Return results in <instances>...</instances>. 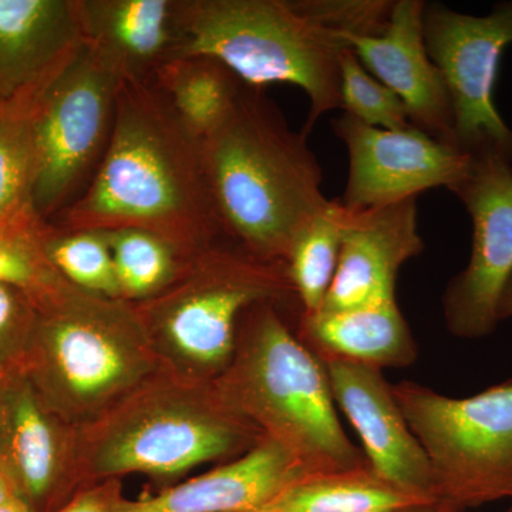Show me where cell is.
<instances>
[{
    "label": "cell",
    "instance_id": "obj_7",
    "mask_svg": "<svg viewBox=\"0 0 512 512\" xmlns=\"http://www.w3.org/2000/svg\"><path fill=\"white\" fill-rule=\"evenodd\" d=\"M289 295L285 262L261 261L225 241L192 256L170 289L134 308L180 359L215 372L234 357L245 309Z\"/></svg>",
    "mask_w": 512,
    "mask_h": 512
},
{
    "label": "cell",
    "instance_id": "obj_29",
    "mask_svg": "<svg viewBox=\"0 0 512 512\" xmlns=\"http://www.w3.org/2000/svg\"><path fill=\"white\" fill-rule=\"evenodd\" d=\"M39 316L25 292L0 281V376L25 363Z\"/></svg>",
    "mask_w": 512,
    "mask_h": 512
},
{
    "label": "cell",
    "instance_id": "obj_32",
    "mask_svg": "<svg viewBox=\"0 0 512 512\" xmlns=\"http://www.w3.org/2000/svg\"><path fill=\"white\" fill-rule=\"evenodd\" d=\"M0 512H33L28 505L19 500L18 497L10 498L5 503L0 504Z\"/></svg>",
    "mask_w": 512,
    "mask_h": 512
},
{
    "label": "cell",
    "instance_id": "obj_12",
    "mask_svg": "<svg viewBox=\"0 0 512 512\" xmlns=\"http://www.w3.org/2000/svg\"><path fill=\"white\" fill-rule=\"evenodd\" d=\"M332 128L348 150V184L339 201L349 210L416 200L433 188L451 190L470 167L466 153L413 126L386 130L343 113Z\"/></svg>",
    "mask_w": 512,
    "mask_h": 512
},
{
    "label": "cell",
    "instance_id": "obj_26",
    "mask_svg": "<svg viewBox=\"0 0 512 512\" xmlns=\"http://www.w3.org/2000/svg\"><path fill=\"white\" fill-rule=\"evenodd\" d=\"M45 249L50 264L74 288L99 298L121 301L109 232L66 231L50 224Z\"/></svg>",
    "mask_w": 512,
    "mask_h": 512
},
{
    "label": "cell",
    "instance_id": "obj_11",
    "mask_svg": "<svg viewBox=\"0 0 512 512\" xmlns=\"http://www.w3.org/2000/svg\"><path fill=\"white\" fill-rule=\"evenodd\" d=\"M450 191L473 220V249L466 269L444 291V319L457 338H485L500 323L498 305L512 276V161L471 157Z\"/></svg>",
    "mask_w": 512,
    "mask_h": 512
},
{
    "label": "cell",
    "instance_id": "obj_24",
    "mask_svg": "<svg viewBox=\"0 0 512 512\" xmlns=\"http://www.w3.org/2000/svg\"><path fill=\"white\" fill-rule=\"evenodd\" d=\"M50 222L0 221V281L26 293L40 312L50 311L80 289L64 281L46 255Z\"/></svg>",
    "mask_w": 512,
    "mask_h": 512
},
{
    "label": "cell",
    "instance_id": "obj_17",
    "mask_svg": "<svg viewBox=\"0 0 512 512\" xmlns=\"http://www.w3.org/2000/svg\"><path fill=\"white\" fill-rule=\"evenodd\" d=\"M83 43L120 82L151 83L187 46L185 0H76Z\"/></svg>",
    "mask_w": 512,
    "mask_h": 512
},
{
    "label": "cell",
    "instance_id": "obj_16",
    "mask_svg": "<svg viewBox=\"0 0 512 512\" xmlns=\"http://www.w3.org/2000/svg\"><path fill=\"white\" fill-rule=\"evenodd\" d=\"M424 8L423 0H396L382 33L342 39L363 66L400 97L413 127L454 147L450 96L427 50Z\"/></svg>",
    "mask_w": 512,
    "mask_h": 512
},
{
    "label": "cell",
    "instance_id": "obj_28",
    "mask_svg": "<svg viewBox=\"0 0 512 512\" xmlns=\"http://www.w3.org/2000/svg\"><path fill=\"white\" fill-rule=\"evenodd\" d=\"M339 109L367 126L386 130L412 127L400 97L376 79L349 47L340 55Z\"/></svg>",
    "mask_w": 512,
    "mask_h": 512
},
{
    "label": "cell",
    "instance_id": "obj_27",
    "mask_svg": "<svg viewBox=\"0 0 512 512\" xmlns=\"http://www.w3.org/2000/svg\"><path fill=\"white\" fill-rule=\"evenodd\" d=\"M32 111L0 110V221L39 218L33 208Z\"/></svg>",
    "mask_w": 512,
    "mask_h": 512
},
{
    "label": "cell",
    "instance_id": "obj_15",
    "mask_svg": "<svg viewBox=\"0 0 512 512\" xmlns=\"http://www.w3.org/2000/svg\"><path fill=\"white\" fill-rule=\"evenodd\" d=\"M76 0H0V110H33L83 49Z\"/></svg>",
    "mask_w": 512,
    "mask_h": 512
},
{
    "label": "cell",
    "instance_id": "obj_30",
    "mask_svg": "<svg viewBox=\"0 0 512 512\" xmlns=\"http://www.w3.org/2000/svg\"><path fill=\"white\" fill-rule=\"evenodd\" d=\"M121 501L119 487L111 483L84 491L59 512H117Z\"/></svg>",
    "mask_w": 512,
    "mask_h": 512
},
{
    "label": "cell",
    "instance_id": "obj_23",
    "mask_svg": "<svg viewBox=\"0 0 512 512\" xmlns=\"http://www.w3.org/2000/svg\"><path fill=\"white\" fill-rule=\"evenodd\" d=\"M109 232L120 299L143 303L157 298L178 281L192 256L170 239L140 228Z\"/></svg>",
    "mask_w": 512,
    "mask_h": 512
},
{
    "label": "cell",
    "instance_id": "obj_21",
    "mask_svg": "<svg viewBox=\"0 0 512 512\" xmlns=\"http://www.w3.org/2000/svg\"><path fill=\"white\" fill-rule=\"evenodd\" d=\"M151 84L201 140L225 123L245 87L220 60L202 55L178 57L165 64Z\"/></svg>",
    "mask_w": 512,
    "mask_h": 512
},
{
    "label": "cell",
    "instance_id": "obj_8",
    "mask_svg": "<svg viewBox=\"0 0 512 512\" xmlns=\"http://www.w3.org/2000/svg\"><path fill=\"white\" fill-rule=\"evenodd\" d=\"M120 79L83 46L32 111L33 208L52 222L92 183L106 156Z\"/></svg>",
    "mask_w": 512,
    "mask_h": 512
},
{
    "label": "cell",
    "instance_id": "obj_3",
    "mask_svg": "<svg viewBox=\"0 0 512 512\" xmlns=\"http://www.w3.org/2000/svg\"><path fill=\"white\" fill-rule=\"evenodd\" d=\"M244 316L222 402L288 448L312 476L370 467L340 424L322 360L293 335L274 302L255 303Z\"/></svg>",
    "mask_w": 512,
    "mask_h": 512
},
{
    "label": "cell",
    "instance_id": "obj_20",
    "mask_svg": "<svg viewBox=\"0 0 512 512\" xmlns=\"http://www.w3.org/2000/svg\"><path fill=\"white\" fill-rule=\"evenodd\" d=\"M302 342L323 359L382 370L410 366L417 343L397 301L338 312L302 315Z\"/></svg>",
    "mask_w": 512,
    "mask_h": 512
},
{
    "label": "cell",
    "instance_id": "obj_1",
    "mask_svg": "<svg viewBox=\"0 0 512 512\" xmlns=\"http://www.w3.org/2000/svg\"><path fill=\"white\" fill-rule=\"evenodd\" d=\"M50 224L66 231L146 229L190 254L228 241L202 140L151 83L120 84L106 156L86 191Z\"/></svg>",
    "mask_w": 512,
    "mask_h": 512
},
{
    "label": "cell",
    "instance_id": "obj_14",
    "mask_svg": "<svg viewBox=\"0 0 512 512\" xmlns=\"http://www.w3.org/2000/svg\"><path fill=\"white\" fill-rule=\"evenodd\" d=\"M339 228L338 268L319 312L396 301L400 269L424 249L416 200L370 210H349L339 201Z\"/></svg>",
    "mask_w": 512,
    "mask_h": 512
},
{
    "label": "cell",
    "instance_id": "obj_19",
    "mask_svg": "<svg viewBox=\"0 0 512 512\" xmlns=\"http://www.w3.org/2000/svg\"><path fill=\"white\" fill-rule=\"evenodd\" d=\"M312 476L288 448L261 439L244 456L140 501H121L117 512H256Z\"/></svg>",
    "mask_w": 512,
    "mask_h": 512
},
{
    "label": "cell",
    "instance_id": "obj_2",
    "mask_svg": "<svg viewBox=\"0 0 512 512\" xmlns=\"http://www.w3.org/2000/svg\"><path fill=\"white\" fill-rule=\"evenodd\" d=\"M306 138L264 89L245 84L225 123L202 140L225 238L261 261L285 262L298 232L329 204Z\"/></svg>",
    "mask_w": 512,
    "mask_h": 512
},
{
    "label": "cell",
    "instance_id": "obj_6",
    "mask_svg": "<svg viewBox=\"0 0 512 512\" xmlns=\"http://www.w3.org/2000/svg\"><path fill=\"white\" fill-rule=\"evenodd\" d=\"M392 389L429 460L434 512L512 498V379L466 399L414 382Z\"/></svg>",
    "mask_w": 512,
    "mask_h": 512
},
{
    "label": "cell",
    "instance_id": "obj_25",
    "mask_svg": "<svg viewBox=\"0 0 512 512\" xmlns=\"http://www.w3.org/2000/svg\"><path fill=\"white\" fill-rule=\"evenodd\" d=\"M339 248V200H330L298 232L286 256V272L302 315L322 309L338 268Z\"/></svg>",
    "mask_w": 512,
    "mask_h": 512
},
{
    "label": "cell",
    "instance_id": "obj_13",
    "mask_svg": "<svg viewBox=\"0 0 512 512\" xmlns=\"http://www.w3.org/2000/svg\"><path fill=\"white\" fill-rule=\"evenodd\" d=\"M336 406L348 417L377 477L431 505L433 478L419 441L380 369L340 359H323Z\"/></svg>",
    "mask_w": 512,
    "mask_h": 512
},
{
    "label": "cell",
    "instance_id": "obj_5",
    "mask_svg": "<svg viewBox=\"0 0 512 512\" xmlns=\"http://www.w3.org/2000/svg\"><path fill=\"white\" fill-rule=\"evenodd\" d=\"M147 328L131 303L77 291L40 312L22 369L53 412H99L150 369Z\"/></svg>",
    "mask_w": 512,
    "mask_h": 512
},
{
    "label": "cell",
    "instance_id": "obj_10",
    "mask_svg": "<svg viewBox=\"0 0 512 512\" xmlns=\"http://www.w3.org/2000/svg\"><path fill=\"white\" fill-rule=\"evenodd\" d=\"M255 439L264 437L220 396L205 404L158 403L111 429L94 451L93 467L101 476H175L254 447Z\"/></svg>",
    "mask_w": 512,
    "mask_h": 512
},
{
    "label": "cell",
    "instance_id": "obj_33",
    "mask_svg": "<svg viewBox=\"0 0 512 512\" xmlns=\"http://www.w3.org/2000/svg\"><path fill=\"white\" fill-rule=\"evenodd\" d=\"M13 497H16L15 491H13L8 478L3 476L2 471H0V504L5 503V501H8Z\"/></svg>",
    "mask_w": 512,
    "mask_h": 512
},
{
    "label": "cell",
    "instance_id": "obj_9",
    "mask_svg": "<svg viewBox=\"0 0 512 512\" xmlns=\"http://www.w3.org/2000/svg\"><path fill=\"white\" fill-rule=\"evenodd\" d=\"M423 25L450 96L454 147L470 157L494 154L512 161V130L494 103L498 66L512 43V0L485 16L426 3Z\"/></svg>",
    "mask_w": 512,
    "mask_h": 512
},
{
    "label": "cell",
    "instance_id": "obj_18",
    "mask_svg": "<svg viewBox=\"0 0 512 512\" xmlns=\"http://www.w3.org/2000/svg\"><path fill=\"white\" fill-rule=\"evenodd\" d=\"M64 468L66 439L52 407L22 367L0 376V471L16 497L39 512Z\"/></svg>",
    "mask_w": 512,
    "mask_h": 512
},
{
    "label": "cell",
    "instance_id": "obj_4",
    "mask_svg": "<svg viewBox=\"0 0 512 512\" xmlns=\"http://www.w3.org/2000/svg\"><path fill=\"white\" fill-rule=\"evenodd\" d=\"M184 56L220 60L255 89L285 83L309 99L302 133L339 109V62L348 49L309 0H185Z\"/></svg>",
    "mask_w": 512,
    "mask_h": 512
},
{
    "label": "cell",
    "instance_id": "obj_31",
    "mask_svg": "<svg viewBox=\"0 0 512 512\" xmlns=\"http://www.w3.org/2000/svg\"><path fill=\"white\" fill-rule=\"evenodd\" d=\"M510 318H512V276L505 285L500 305H498V319H500V322Z\"/></svg>",
    "mask_w": 512,
    "mask_h": 512
},
{
    "label": "cell",
    "instance_id": "obj_34",
    "mask_svg": "<svg viewBox=\"0 0 512 512\" xmlns=\"http://www.w3.org/2000/svg\"><path fill=\"white\" fill-rule=\"evenodd\" d=\"M505 512H512V505H511V507H510V508H508V510H507V511H505Z\"/></svg>",
    "mask_w": 512,
    "mask_h": 512
},
{
    "label": "cell",
    "instance_id": "obj_22",
    "mask_svg": "<svg viewBox=\"0 0 512 512\" xmlns=\"http://www.w3.org/2000/svg\"><path fill=\"white\" fill-rule=\"evenodd\" d=\"M256 512H433V508L366 467L302 478Z\"/></svg>",
    "mask_w": 512,
    "mask_h": 512
}]
</instances>
